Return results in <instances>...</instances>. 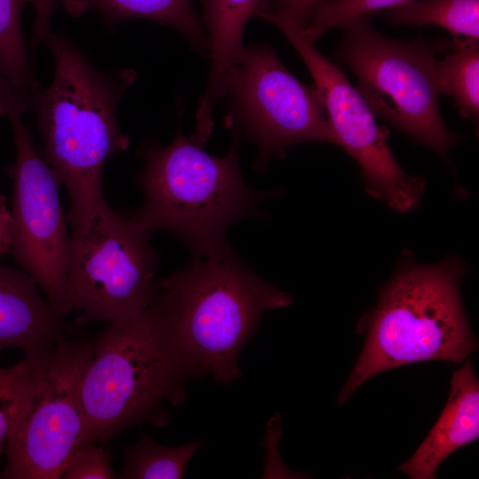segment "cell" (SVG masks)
<instances>
[{"label": "cell", "mask_w": 479, "mask_h": 479, "mask_svg": "<svg viewBox=\"0 0 479 479\" xmlns=\"http://www.w3.org/2000/svg\"><path fill=\"white\" fill-rule=\"evenodd\" d=\"M43 43L53 57V78L31 96L29 107L43 139L41 156L68 192L67 219L76 230L108 205L104 169L130 145L117 106L137 74L132 68L98 71L65 35L51 31Z\"/></svg>", "instance_id": "6da1fadb"}, {"label": "cell", "mask_w": 479, "mask_h": 479, "mask_svg": "<svg viewBox=\"0 0 479 479\" xmlns=\"http://www.w3.org/2000/svg\"><path fill=\"white\" fill-rule=\"evenodd\" d=\"M154 298L194 376L209 374L225 384L240 377V352L264 312L293 302L289 293L263 280L228 243L156 281Z\"/></svg>", "instance_id": "7a4b0ae2"}, {"label": "cell", "mask_w": 479, "mask_h": 479, "mask_svg": "<svg viewBox=\"0 0 479 479\" xmlns=\"http://www.w3.org/2000/svg\"><path fill=\"white\" fill-rule=\"evenodd\" d=\"M93 344L81 386V446L107 442L146 421L165 425L163 404H179L194 374L154 296L143 310L109 322Z\"/></svg>", "instance_id": "3957f363"}, {"label": "cell", "mask_w": 479, "mask_h": 479, "mask_svg": "<svg viewBox=\"0 0 479 479\" xmlns=\"http://www.w3.org/2000/svg\"><path fill=\"white\" fill-rule=\"evenodd\" d=\"M233 131L224 157L210 155L186 138L180 125L167 145L143 142L137 154L144 168L136 182L144 201L128 215L149 233L167 230L176 234L193 259L224 247L232 224L262 217L259 205L268 194L250 189L243 180L238 161L240 132Z\"/></svg>", "instance_id": "277c9868"}, {"label": "cell", "mask_w": 479, "mask_h": 479, "mask_svg": "<svg viewBox=\"0 0 479 479\" xmlns=\"http://www.w3.org/2000/svg\"><path fill=\"white\" fill-rule=\"evenodd\" d=\"M465 270L453 256L397 269L358 325L365 342L340 392V405L380 373L425 361L461 363L477 349L460 295Z\"/></svg>", "instance_id": "5b68a950"}, {"label": "cell", "mask_w": 479, "mask_h": 479, "mask_svg": "<svg viewBox=\"0 0 479 479\" xmlns=\"http://www.w3.org/2000/svg\"><path fill=\"white\" fill-rule=\"evenodd\" d=\"M342 29L335 58L356 75L357 89L374 115L448 160L458 138L440 113L436 62L452 43L395 40L375 30L366 16Z\"/></svg>", "instance_id": "8992f818"}, {"label": "cell", "mask_w": 479, "mask_h": 479, "mask_svg": "<svg viewBox=\"0 0 479 479\" xmlns=\"http://www.w3.org/2000/svg\"><path fill=\"white\" fill-rule=\"evenodd\" d=\"M93 350V341L63 334L49 346L23 354L33 383L9 437L0 478L60 479L67 458L84 436L81 386Z\"/></svg>", "instance_id": "52a82bcc"}, {"label": "cell", "mask_w": 479, "mask_h": 479, "mask_svg": "<svg viewBox=\"0 0 479 479\" xmlns=\"http://www.w3.org/2000/svg\"><path fill=\"white\" fill-rule=\"evenodd\" d=\"M146 232L108 205L71 232L67 301L91 321L134 315L152 302L157 255Z\"/></svg>", "instance_id": "ba28073f"}, {"label": "cell", "mask_w": 479, "mask_h": 479, "mask_svg": "<svg viewBox=\"0 0 479 479\" xmlns=\"http://www.w3.org/2000/svg\"><path fill=\"white\" fill-rule=\"evenodd\" d=\"M225 124L258 149V168L302 142L339 145L315 87L299 81L267 44L243 46L224 83Z\"/></svg>", "instance_id": "9c48e42d"}, {"label": "cell", "mask_w": 479, "mask_h": 479, "mask_svg": "<svg viewBox=\"0 0 479 479\" xmlns=\"http://www.w3.org/2000/svg\"><path fill=\"white\" fill-rule=\"evenodd\" d=\"M23 112H5L13 133L16 159L8 168L12 178V251L62 318L70 313L67 301L71 234L59 194L60 183L37 152Z\"/></svg>", "instance_id": "30bf717a"}, {"label": "cell", "mask_w": 479, "mask_h": 479, "mask_svg": "<svg viewBox=\"0 0 479 479\" xmlns=\"http://www.w3.org/2000/svg\"><path fill=\"white\" fill-rule=\"evenodd\" d=\"M261 19L286 36L307 66L339 145L359 164L366 192L398 212L413 210L423 196L425 181L409 176L398 164L387 143L389 130L377 125L374 114L344 72L296 25L271 12Z\"/></svg>", "instance_id": "8fae6325"}, {"label": "cell", "mask_w": 479, "mask_h": 479, "mask_svg": "<svg viewBox=\"0 0 479 479\" xmlns=\"http://www.w3.org/2000/svg\"><path fill=\"white\" fill-rule=\"evenodd\" d=\"M479 436V382L469 360L454 372L437 421L414 454L399 467L412 479H434L440 464Z\"/></svg>", "instance_id": "7c38bea8"}, {"label": "cell", "mask_w": 479, "mask_h": 479, "mask_svg": "<svg viewBox=\"0 0 479 479\" xmlns=\"http://www.w3.org/2000/svg\"><path fill=\"white\" fill-rule=\"evenodd\" d=\"M27 273L0 263V356L15 348L23 354L67 334V326Z\"/></svg>", "instance_id": "4fadbf2b"}, {"label": "cell", "mask_w": 479, "mask_h": 479, "mask_svg": "<svg viewBox=\"0 0 479 479\" xmlns=\"http://www.w3.org/2000/svg\"><path fill=\"white\" fill-rule=\"evenodd\" d=\"M208 30L210 72L196 112L195 131H212V112L221 99L226 78L243 48L244 28L254 15L268 10L271 0H200Z\"/></svg>", "instance_id": "5bb4252c"}, {"label": "cell", "mask_w": 479, "mask_h": 479, "mask_svg": "<svg viewBox=\"0 0 479 479\" xmlns=\"http://www.w3.org/2000/svg\"><path fill=\"white\" fill-rule=\"evenodd\" d=\"M71 15L97 11L111 26L131 19H145L172 27L200 51L208 49V38L192 0H57Z\"/></svg>", "instance_id": "9a60e30c"}, {"label": "cell", "mask_w": 479, "mask_h": 479, "mask_svg": "<svg viewBox=\"0 0 479 479\" xmlns=\"http://www.w3.org/2000/svg\"><path fill=\"white\" fill-rule=\"evenodd\" d=\"M387 13L394 25L437 26L453 40L479 41V0H415Z\"/></svg>", "instance_id": "2e32d148"}, {"label": "cell", "mask_w": 479, "mask_h": 479, "mask_svg": "<svg viewBox=\"0 0 479 479\" xmlns=\"http://www.w3.org/2000/svg\"><path fill=\"white\" fill-rule=\"evenodd\" d=\"M452 51L436 62L440 94L452 96L461 116L479 114V41L453 40Z\"/></svg>", "instance_id": "e0dca14e"}, {"label": "cell", "mask_w": 479, "mask_h": 479, "mask_svg": "<svg viewBox=\"0 0 479 479\" xmlns=\"http://www.w3.org/2000/svg\"><path fill=\"white\" fill-rule=\"evenodd\" d=\"M31 0H0V75L29 106L31 96L41 90L30 71L20 18Z\"/></svg>", "instance_id": "ac0fdd59"}, {"label": "cell", "mask_w": 479, "mask_h": 479, "mask_svg": "<svg viewBox=\"0 0 479 479\" xmlns=\"http://www.w3.org/2000/svg\"><path fill=\"white\" fill-rule=\"evenodd\" d=\"M202 440L181 446L156 444L143 435L136 444L126 447L121 479H179L184 478L187 465Z\"/></svg>", "instance_id": "d6986e66"}, {"label": "cell", "mask_w": 479, "mask_h": 479, "mask_svg": "<svg viewBox=\"0 0 479 479\" xmlns=\"http://www.w3.org/2000/svg\"><path fill=\"white\" fill-rule=\"evenodd\" d=\"M33 373L24 357L13 366L0 367V462L12 428L29 396Z\"/></svg>", "instance_id": "ffe728a7"}, {"label": "cell", "mask_w": 479, "mask_h": 479, "mask_svg": "<svg viewBox=\"0 0 479 479\" xmlns=\"http://www.w3.org/2000/svg\"><path fill=\"white\" fill-rule=\"evenodd\" d=\"M415 0H328L317 12L310 23L300 31L315 43L333 28H342L367 14L391 9Z\"/></svg>", "instance_id": "44dd1931"}, {"label": "cell", "mask_w": 479, "mask_h": 479, "mask_svg": "<svg viewBox=\"0 0 479 479\" xmlns=\"http://www.w3.org/2000/svg\"><path fill=\"white\" fill-rule=\"evenodd\" d=\"M61 479H114L109 450L88 444L77 447L67 458Z\"/></svg>", "instance_id": "7402d4cb"}, {"label": "cell", "mask_w": 479, "mask_h": 479, "mask_svg": "<svg viewBox=\"0 0 479 479\" xmlns=\"http://www.w3.org/2000/svg\"><path fill=\"white\" fill-rule=\"evenodd\" d=\"M326 1L328 0H271L266 11L304 28Z\"/></svg>", "instance_id": "603a6c76"}, {"label": "cell", "mask_w": 479, "mask_h": 479, "mask_svg": "<svg viewBox=\"0 0 479 479\" xmlns=\"http://www.w3.org/2000/svg\"><path fill=\"white\" fill-rule=\"evenodd\" d=\"M57 0H31L35 11V18L32 27L31 47L35 50L43 43L51 30V20Z\"/></svg>", "instance_id": "cb8c5ba5"}, {"label": "cell", "mask_w": 479, "mask_h": 479, "mask_svg": "<svg viewBox=\"0 0 479 479\" xmlns=\"http://www.w3.org/2000/svg\"><path fill=\"white\" fill-rule=\"evenodd\" d=\"M12 218L5 199L0 196V259L12 251Z\"/></svg>", "instance_id": "d4e9b609"}, {"label": "cell", "mask_w": 479, "mask_h": 479, "mask_svg": "<svg viewBox=\"0 0 479 479\" xmlns=\"http://www.w3.org/2000/svg\"><path fill=\"white\" fill-rule=\"evenodd\" d=\"M3 82V77L0 75V84L2 83Z\"/></svg>", "instance_id": "484cf974"}]
</instances>
